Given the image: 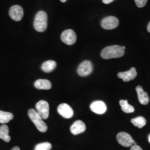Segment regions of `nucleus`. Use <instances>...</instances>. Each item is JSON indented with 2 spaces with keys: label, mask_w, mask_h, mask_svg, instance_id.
Wrapping results in <instances>:
<instances>
[{
  "label": "nucleus",
  "mask_w": 150,
  "mask_h": 150,
  "mask_svg": "<svg viewBox=\"0 0 150 150\" xmlns=\"http://www.w3.org/2000/svg\"><path fill=\"white\" fill-rule=\"evenodd\" d=\"M120 105L121 107L122 110L124 112L132 113L134 112V107L130 105L127 100H120Z\"/></svg>",
  "instance_id": "19"
},
{
  "label": "nucleus",
  "mask_w": 150,
  "mask_h": 150,
  "mask_svg": "<svg viewBox=\"0 0 150 150\" xmlns=\"http://www.w3.org/2000/svg\"><path fill=\"white\" fill-rule=\"evenodd\" d=\"M86 125L81 120H77L70 127L71 132L74 135L80 134L86 130Z\"/></svg>",
  "instance_id": "13"
},
{
  "label": "nucleus",
  "mask_w": 150,
  "mask_h": 150,
  "mask_svg": "<svg viewBox=\"0 0 150 150\" xmlns=\"http://www.w3.org/2000/svg\"><path fill=\"white\" fill-rule=\"evenodd\" d=\"M28 115L32 122L34 123L38 130L41 132H45L47 130V126L43 121V119L33 108H30L28 111Z\"/></svg>",
  "instance_id": "3"
},
{
  "label": "nucleus",
  "mask_w": 150,
  "mask_h": 150,
  "mask_svg": "<svg viewBox=\"0 0 150 150\" xmlns=\"http://www.w3.org/2000/svg\"><path fill=\"white\" fill-rule=\"evenodd\" d=\"M130 150H143L138 145H133Z\"/></svg>",
  "instance_id": "23"
},
{
  "label": "nucleus",
  "mask_w": 150,
  "mask_h": 150,
  "mask_svg": "<svg viewBox=\"0 0 150 150\" xmlns=\"http://www.w3.org/2000/svg\"><path fill=\"white\" fill-rule=\"evenodd\" d=\"M12 150H20V149L18 146H15L12 149Z\"/></svg>",
  "instance_id": "25"
},
{
  "label": "nucleus",
  "mask_w": 150,
  "mask_h": 150,
  "mask_svg": "<svg viewBox=\"0 0 150 150\" xmlns=\"http://www.w3.org/2000/svg\"><path fill=\"white\" fill-rule=\"evenodd\" d=\"M57 111L59 115L65 118H71L74 113V110L71 106L65 103L59 105Z\"/></svg>",
  "instance_id": "10"
},
{
  "label": "nucleus",
  "mask_w": 150,
  "mask_h": 150,
  "mask_svg": "<svg viewBox=\"0 0 150 150\" xmlns=\"http://www.w3.org/2000/svg\"><path fill=\"white\" fill-rule=\"evenodd\" d=\"M13 118V115L10 112L0 111V123H8Z\"/></svg>",
  "instance_id": "18"
},
{
  "label": "nucleus",
  "mask_w": 150,
  "mask_h": 150,
  "mask_svg": "<svg viewBox=\"0 0 150 150\" xmlns=\"http://www.w3.org/2000/svg\"><path fill=\"white\" fill-rule=\"evenodd\" d=\"M149 142H150V134L149 136Z\"/></svg>",
  "instance_id": "28"
},
{
  "label": "nucleus",
  "mask_w": 150,
  "mask_h": 150,
  "mask_svg": "<svg viewBox=\"0 0 150 150\" xmlns=\"http://www.w3.org/2000/svg\"><path fill=\"white\" fill-rule=\"evenodd\" d=\"M61 1V2H65L67 0H60Z\"/></svg>",
  "instance_id": "27"
},
{
  "label": "nucleus",
  "mask_w": 150,
  "mask_h": 150,
  "mask_svg": "<svg viewBox=\"0 0 150 150\" xmlns=\"http://www.w3.org/2000/svg\"><path fill=\"white\" fill-rule=\"evenodd\" d=\"M61 39L65 44L67 45H72L76 42L77 36L74 31L69 29L62 33Z\"/></svg>",
  "instance_id": "4"
},
{
  "label": "nucleus",
  "mask_w": 150,
  "mask_h": 150,
  "mask_svg": "<svg viewBox=\"0 0 150 150\" xmlns=\"http://www.w3.org/2000/svg\"><path fill=\"white\" fill-rule=\"evenodd\" d=\"M93 64L90 61H84L77 69V73L80 76L85 77L90 75L93 71Z\"/></svg>",
  "instance_id": "6"
},
{
  "label": "nucleus",
  "mask_w": 150,
  "mask_h": 150,
  "mask_svg": "<svg viewBox=\"0 0 150 150\" xmlns=\"http://www.w3.org/2000/svg\"><path fill=\"white\" fill-rule=\"evenodd\" d=\"M56 62L53 60H48L43 63L41 69L44 72L49 73L54 70L56 67Z\"/></svg>",
  "instance_id": "17"
},
{
  "label": "nucleus",
  "mask_w": 150,
  "mask_h": 150,
  "mask_svg": "<svg viewBox=\"0 0 150 150\" xmlns=\"http://www.w3.org/2000/svg\"><path fill=\"white\" fill-rule=\"evenodd\" d=\"M134 1L136 6L139 8H141L146 5L147 0H134Z\"/></svg>",
  "instance_id": "22"
},
{
  "label": "nucleus",
  "mask_w": 150,
  "mask_h": 150,
  "mask_svg": "<svg viewBox=\"0 0 150 150\" xmlns=\"http://www.w3.org/2000/svg\"><path fill=\"white\" fill-rule=\"evenodd\" d=\"M137 73L134 67H132L130 70L125 71L119 72L117 74L118 78L121 79L124 82H129V81L134 80L137 76Z\"/></svg>",
  "instance_id": "12"
},
{
  "label": "nucleus",
  "mask_w": 150,
  "mask_h": 150,
  "mask_svg": "<svg viewBox=\"0 0 150 150\" xmlns=\"http://www.w3.org/2000/svg\"><path fill=\"white\" fill-rule=\"evenodd\" d=\"M9 129L6 125H2L0 126V139L5 142H8L11 140V137L8 135Z\"/></svg>",
  "instance_id": "16"
},
{
  "label": "nucleus",
  "mask_w": 150,
  "mask_h": 150,
  "mask_svg": "<svg viewBox=\"0 0 150 150\" xmlns=\"http://www.w3.org/2000/svg\"><path fill=\"white\" fill-rule=\"evenodd\" d=\"M52 149V145L50 142H42L38 144L35 146V150H50Z\"/></svg>",
  "instance_id": "21"
},
{
  "label": "nucleus",
  "mask_w": 150,
  "mask_h": 150,
  "mask_svg": "<svg viewBox=\"0 0 150 150\" xmlns=\"http://www.w3.org/2000/svg\"><path fill=\"white\" fill-rule=\"evenodd\" d=\"M131 122L134 126L137 127L139 129L142 128L146 124V120L142 116H139L137 117L132 118L131 119Z\"/></svg>",
  "instance_id": "20"
},
{
  "label": "nucleus",
  "mask_w": 150,
  "mask_h": 150,
  "mask_svg": "<svg viewBox=\"0 0 150 150\" xmlns=\"http://www.w3.org/2000/svg\"><path fill=\"white\" fill-rule=\"evenodd\" d=\"M147 31H148V32H150V22L147 26Z\"/></svg>",
  "instance_id": "26"
},
{
  "label": "nucleus",
  "mask_w": 150,
  "mask_h": 150,
  "mask_svg": "<svg viewBox=\"0 0 150 150\" xmlns=\"http://www.w3.org/2000/svg\"><path fill=\"white\" fill-rule=\"evenodd\" d=\"M124 54L125 50L122 46L113 45L103 48L101 53V56L103 59H111L121 57Z\"/></svg>",
  "instance_id": "1"
},
{
  "label": "nucleus",
  "mask_w": 150,
  "mask_h": 150,
  "mask_svg": "<svg viewBox=\"0 0 150 150\" xmlns=\"http://www.w3.org/2000/svg\"><path fill=\"white\" fill-rule=\"evenodd\" d=\"M113 1L115 0H102V2L105 4H109L111 2H112Z\"/></svg>",
  "instance_id": "24"
},
{
  "label": "nucleus",
  "mask_w": 150,
  "mask_h": 150,
  "mask_svg": "<svg viewBox=\"0 0 150 150\" xmlns=\"http://www.w3.org/2000/svg\"><path fill=\"white\" fill-rule=\"evenodd\" d=\"M36 112L43 120L48 118L49 116V105L48 102L41 100L36 105Z\"/></svg>",
  "instance_id": "5"
},
{
  "label": "nucleus",
  "mask_w": 150,
  "mask_h": 150,
  "mask_svg": "<svg viewBox=\"0 0 150 150\" xmlns=\"http://www.w3.org/2000/svg\"><path fill=\"white\" fill-rule=\"evenodd\" d=\"M23 10L21 6H13L9 11V15L11 18L15 21H21L23 16Z\"/></svg>",
  "instance_id": "9"
},
{
  "label": "nucleus",
  "mask_w": 150,
  "mask_h": 150,
  "mask_svg": "<svg viewBox=\"0 0 150 150\" xmlns=\"http://www.w3.org/2000/svg\"><path fill=\"white\" fill-rule=\"evenodd\" d=\"M90 109L92 112L96 114L102 115L106 112L107 106L105 102L102 101H96L91 103Z\"/></svg>",
  "instance_id": "11"
},
{
  "label": "nucleus",
  "mask_w": 150,
  "mask_h": 150,
  "mask_svg": "<svg viewBox=\"0 0 150 150\" xmlns=\"http://www.w3.org/2000/svg\"><path fill=\"white\" fill-rule=\"evenodd\" d=\"M34 85L38 90H50L52 87L51 82L48 80L44 79H39L36 81Z\"/></svg>",
  "instance_id": "15"
},
{
  "label": "nucleus",
  "mask_w": 150,
  "mask_h": 150,
  "mask_svg": "<svg viewBox=\"0 0 150 150\" xmlns=\"http://www.w3.org/2000/svg\"><path fill=\"white\" fill-rule=\"evenodd\" d=\"M116 138L118 144L126 147L133 146L134 142V140L129 134L124 132L118 133Z\"/></svg>",
  "instance_id": "7"
},
{
  "label": "nucleus",
  "mask_w": 150,
  "mask_h": 150,
  "mask_svg": "<svg viewBox=\"0 0 150 150\" xmlns=\"http://www.w3.org/2000/svg\"><path fill=\"white\" fill-rule=\"evenodd\" d=\"M136 91L137 93L139 103L144 105H147L150 101V98L147 93L144 91L143 88L141 86H137L136 88Z\"/></svg>",
  "instance_id": "14"
},
{
  "label": "nucleus",
  "mask_w": 150,
  "mask_h": 150,
  "mask_svg": "<svg viewBox=\"0 0 150 150\" xmlns=\"http://www.w3.org/2000/svg\"><path fill=\"white\" fill-rule=\"evenodd\" d=\"M101 26L106 30H112L119 25L118 19L114 16H108L104 18L101 21Z\"/></svg>",
  "instance_id": "8"
},
{
  "label": "nucleus",
  "mask_w": 150,
  "mask_h": 150,
  "mask_svg": "<svg viewBox=\"0 0 150 150\" xmlns=\"http://www.w3.org/2000/svg\"><path fill=\"white\" fill-rule=\"evenodd\" d=\"M35 29L38 32H44L47 27V15L43 11L38 12L33 22Z\"/></svg>",
  "instance_id": "2"
}]
</instances>
